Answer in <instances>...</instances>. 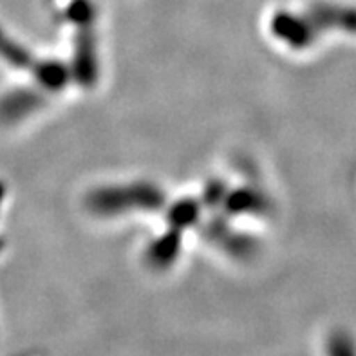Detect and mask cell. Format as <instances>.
I'll list each match as a JSON object with an SVG mask.
<instances>
[{"instance_id":"1","label":"cell","mask_w":356,"mask_h":356,"mask_svg":"<svg viewBox=\"0 0 356 356\" xmlns=\"http://www.w3.org/2000/svg\"><path fill=\"white\" fill-rule=\"evenodd\" d=\"M331 351H333V356H355L351 340H348L346 337H339L337 340H333Z\"/></svg>"}]
</instances>
